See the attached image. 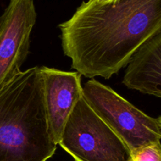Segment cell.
Wrapping results in <instances>:
<instances>
[{
  "mask_svg": "<svg viewBox=\"0 0 161 161\" xmlns=\"http://www.w3.org/2000/svg\"><path fill=\"white\" fill-rule=\"evenodd\" d=\"M61 47L81 75L110 79L161 31V0L83 2L60 24Z\"/></svg>",
  "mask_w": 161,
  "mask_h": 161,
  "instance_id": "cell-1",
  "label": "cell"
},
{
  "mask_svg": "<svg viewBox=\"0 0 161 161\" xmlns=\"http://www.w3.org/2000/svg\"><path fill=\"white\" fill-rule=\"evenodd\" d=\"M56 149L40 67L21 71L0 90V161H47Z\"/></svg>",
  "mask_w": 161,
  "mask_h": 161,
  "instance_id": "cell-2",
  "label": "cell"
},
{
  "mask_svg": "<svg viewBox=\"0 0 161 161\" xmlns=\"http://www.w3.org/2000/svg\"><path fill=\"white\" fill-rule=\"evenodd\" d=\"M83 97L94 113L125 143L130 152L161 141L158 119L148 116L109 86L93 79L83 85Z\"/></svg>",
  "mask_w": 161,
  "mask_h": 161,
  "instance_id": "cell-3",
  "label": "cell"
},
{
  "mask_svg": "<svg viewBox=\"0 0 161 161\" xmlns=\"http://www.w3.org/2000/svg\"><path fill=\"white\" fill-rule=\"evenodd\" d=\"M60 146L75 161H128L125 143L89 106L83 94L63 130Z\"/></svg>",
  "mask_w": 161,
  "mask_h": 161,
  "instance_id": "cell-4",
  "label": "cell"
},
{
  "mask_svg": "<svg viewBox=\"0 0 161 161\" xmlns=\"http://www.w3.org/2000/svg\"><path fill=\"white\" fill-rule=\"evenodd\" d=\"M36 18L34 0H10L0 17V90L21 72Z\"/></svg>",
  "mask_w": 161,
  "mask_h": 161,
  "instance_id": "cell-5",
  "label": "cell"
},
{
  "mask_svg": "<svg viewBox=\"0 0 161 161\" xmlns=\"http://www.w3.org/2000/svg\"><path fill=\"white\" fill-rule=\"evenodd\" d=\"M40 69L49 131L55 144L59 145L66 122L83 94L81 75L46 66Z\"/></svg>",
  "mask_w": 161,
  "mask_h": 161,
  "instance_id": "cell-6",
  "label": "cell"
},
{
  "mask_svg": "<svg viewBox=\"0 0 161 161\" xmlns=\"http://www.w3.org/2000/svg\"><path fill=\"white\" fill-rule=\"evenodd\" d=\"M123 83L129 89L161 98V31L134 54Z\"/></svg>",
  "mask_w": 161,
  "mask_h": 161,
  "instance_id": "cell-7",
  "label": "cell"
},
{
  "mask_svg": "<svg viewBox=\"0 0 161 161\" xmlns=\"http://www.w3.org/2000/svg\"><path fill=\"white\" fill-rule=\"evenodd\" d=\"M128 161H161V141L130 151Z\"/></svg>",
  "mask_w": 161,
  "mask_h": 161,
  "instance_id": "cell-8",
  "label": "cell"
},
{
  "mask_svg": "<svg viewBox=\"0 0 161 161\" xmlns=\"http://www.w3.org/2000/svg\"><path fill=\"white\" fill-rule=\"evenodd\" d=\"M90 2H102V1H107V0H88Z\"/></svg>",
  "mask_w": 161,
  "mask_h": 161,
  "instance_id": "cell-9",
  "label": "cell"
},
{
  "mask_svg": "<svg viewBox=\"0 0 161 161\" xmlns=\"http://www.w3.org/2000/svg\"><path fill=\"white\" fill-rule=\"evenodd\" d=\"M157 119H158L159 122H160V125H161V116H160V117H159V118H157Z\"/></svg>",
  "mask_w": 161,
  "mask_h": 161,
  "instance_id": "cell-10",
  "label": "cell"
}]
</instances>
